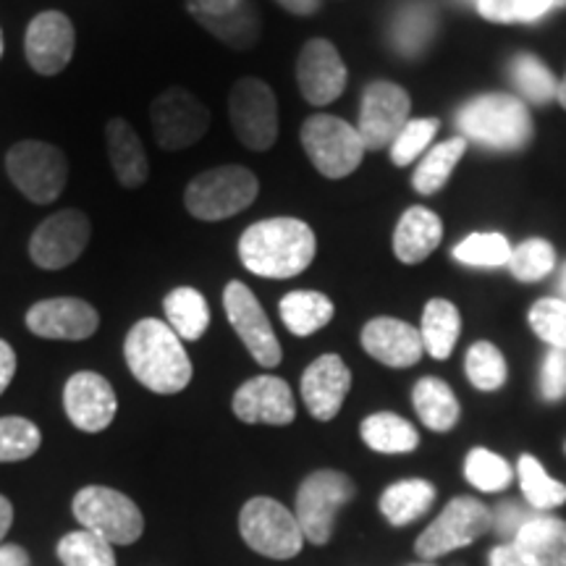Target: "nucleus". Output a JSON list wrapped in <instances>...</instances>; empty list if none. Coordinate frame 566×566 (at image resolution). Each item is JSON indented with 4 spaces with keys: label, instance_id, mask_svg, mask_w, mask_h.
Segmentation results:
<instances>
[{
    "label": "nucleus",
    "instance_id": "nucleus-1",
    "mask_svg": "<svg viewBox=\"0 0 566 566\" xmlns=\"http://www.w3.org/2000/svg\"><path fill=\"white\" fill-rule=\"evenodd\" d=\"M239 260L260 279H294L313 265L317 239L300 218H265L239 237Z\"/></svg>",
    "mask_w": 566,
    "mask_h": 566
},
{
    "label": "nucleus",
    "instance_id": "nucleus-2",
    "mask_svg": "<svg viewBox=\"0 0 566 566\" xmlns=\"http://www.w3.org/2000/svg\"><path fill=\"white\" fill-rule=\"evenodd\" d=\"M124 359L137 384L158 396L181 394L192 384V359L171 325L158 317H142L129 328L124 342Z\"/></svg>",
    "mask_w": 566,
    "mask_h": 566
},
{
    "label": "nucleus",
    "instance_id": "nucleus-3",
    "mask_svg": "<svg viewBox=\"0 0 566 566\" xmlns=\"http://www.w3.org/2000/svg\"><path fill=\"white\" fill-rule=\"evenodd\" d=\"M457 126L464 139L491 150H522L533 142L535 126L527 105L506 92L472 97L457 113Z\"/></svg>",
    "mask_w": 566,
    "mask_h": 566
},
{
    "label": "nucleus",
    "instance_id": "nucleus-4",
    "mask_svg": "<svg viewBox=\"0 0 566 566\" xmlns=\"http://www.w3.org/2000/svg\"><path fill=\"white\" fill-rule=\"evenodd\" d=\"M260 181L244 166H218L197 174L184 189V208L197 221L218 223L239 216L258 200Z\"/></svg>",
    "mask_w": 566,
    "mask_h": 566
},
{
    "label": "nucleus",
    "instance_id": "nucleus-5",
    "mask_svg": "<svg viewBox=\"0 0 566 566\" xmlns=\"http://www.w3.org/2000/svg\"><path fill=\"white\" fill-rule=\"evenodd\" d=\"M6 174L34 205L59 200L69 181V160L61 147L45 139H21L6 153Z\"/></svg>",
    "mask_w": 566,
    "mask_h": 566
},
{
    "label": "nucleus",
    "instance_id": "nucleus-6",
    "mask_svg": "<svg viewBox=\"0 0 566 566\" xmlns=\"http://www.w3.org/2000/svg\"><path fill=\"white\" fill-rule=\"evenodd\" d=\"M82 530L101 535L111 546H132L145 533V516L129 495L105 485H87L71 501Z\"/></svg>",
    "mask_w": 566,
    "mask_h": 566
},
{
    "label": "nucleus",
    "instance_id": "nucleus-7",
    "mask_svg": "<svg viewBox=\"0 0 566 566\" xmlns=\"http://www.w3.org/2000/svg\"><path fill=\"white\" fill-rule=\"evenodd\" d=\"M300 139L315 171L334 181L346 179V176L357 171L367 153L359 132L352 124H346L344 118L328 116V113L310 116L302 124Z\"/></svg>",
    "mask_w": 566,
    "mask_h": 566
},
{
    "label": "nucleus",
    "instance_id": "nucleus-8",
    "mask_svg": "<svg viewBox=\"0 0 566 566\" xmlns=\"http://www.w3.org/2000/svg\"><path fill=\"white\" fill-rule=\"evenodd\" d=\"M239 533H242L244 543L254 554L275 558V562H286V558L300 556L302 546L307 543L296 516L281 501L268 499V495L250 499L242 506Z\"/></svg>",
    "mask_w": 566,
    "mask_h": 566
},
{
    "label": "nucleus",
    "instance_id": "nucleus-9",
    "mask_svg": "<svg viewBox=\"0 0 566 566\" xmlns=\"http://www.w3.org/2000/svg\"><path fill=\"white\" fill-rule=\"evenodd\" d=\"M357 493L352 478L336 470H317L302 480L296 491V522H300L304 541L325 546L334 535L336 516Z\"/></svg>",
    "mask_w": 566,
    "mask_h": 566
},
{
    "label": "nucleus",
    "instance_id": "nucleus-10",
    "mask_svg": "<svg viewBox=\"0 0 566 566\" xmlns=\"http://www.w3.org/2000/svg\"><path fill=\"white\" fill-rule=\"evenodd\" d=\"M493 530V512L483 501L472 495H457L451 499L436 522L424 527V533L417 537L415 551L422 562H436L451 551L467 548Z\"/></svg>",
    "mask_w": 566,
    "mask_h": 566
},
{
    "label": "nucleus",
    "instance_id": "nucleus-11",
    "mask_svg": "<svg viewBox=\"0 0 566 566\" xmlns=\"http://www.w3.org/2000/svg\"><path fill=\"white\" fill-rule=\"evenodd\" d=\"M229 122L247 150H271L279 142V97L263 80L244 76L229 92Z\"/></svg>",
    "mask_w": 566,
    "mask_h": 566
},
{
    "label": "nucleus",
    "instance_id": "nucleus-12",
    "mask_svg": "<svg viewBox=\"0 0 566 566\" xmlns=\"http://www.w3.org/2000/svg\"><path fill=\"white\" fill-rule=\"evenodd\" d=\"M210 122L208 105L184 87L163 90L150 105L153 137L166 153L195 147L208 134Z\"/></svg>",
    "mask_w": 566,
    "mask_h": 566
},
{
    "label": "nucleus",
    "instance_id": "nucleus-13",
    "mask_svg": "<svg viewBox=\"0 0 566 566\" xmlns=\"http://www.w3.org/2000/svg\"><path fill=\"white\" fill-rule=\"evenodd\" d=\"M92 221L87 212L66 208L53 212L30 237V258L40 271H66L87 250Z\"/></svg>",
    "mask_w": 566,
    "mask_h": 566
},
{
    "label": "nucleus",
    "instance_id": "nucleus-14",
    "mask_svg": "<svg viewBox=\"0 0 566 566\" xmlns=\"http://www.w3.org/2000/svg\"><path fill=\"white\" fill-rule=\"evenodd\" d=\"M223 310L229 317L231 328L237 331V336L242 338L247 352L252 354V359L260 367H273L281 365L283 352L281 342L275 336L271 321H268L263 304L247 283L242 281H229L223 289Z\"/></svg>",
    "mask_w": 566,
    "mask_h": 566
},
{
    "label": "nucleus",
    "instance_id": "nucleus-15",
    "mask_svg": "<svg viewBox=\"0 0 566 566\" xmlns=\"http://www.w3.org/2000/svg\"><path fill=\"white\" fill-rule=\"evenodd\" d=\"M412 101L409 92L394 82H373L363 92L357 132L365 142V150H384L391 147L399 132L409 122Z\"/></svg>",
    "mask_w": 566,
    "mask_h": 566
},
{
    "label": "nucleus",
    "instance_id": "nucleus-16",
    "mask_svg": "<svg viewBox=\"0 0 566 566\" xmlns=\"http://www.w3.org/2000/svg\"><path fill=\"white\" fill-rule=\"evenodd\" d=\"M30 334L48 342H87L101 328V313L80 296L34 302L24 315Z\"/></svg>",
    "mask_w": 566,
    "mask_h": 566
},
{
    "label": "nucleus",
    "instance_id": "nucleus-17",
    "mask_svg": "<svg viewBox=\"0 0 566 566\" xmlns=\"http://www.w3.org/2000/svg\"><path fill=\"white\" fill-rule=\"evenodd\" d=\"M63 412L82 433H103L118 412V396L101 373L80 370L63 386Z\"/></svg>",
    "mask_w": 566,
    "mask_h": 566
},
{
    "label": "nucleus",
    "instance_id": "nucleus-18",
    "mask_svg": "<svg viewBox=\"0 0 566 566\" xmlns=\"http://www.w3.org/2000/svg\"><path fill=\"white\" fill-rule=\"evenodd\" d=\"M346 82H349V74L334 42L323 38L304 42L296 59V84L304 101L315 108L336 103L344 95Z\"/></svg>",
    "mask_w": 566,
    "mask_h": 566
},
{
    "label": "nucleus",
    "instance_id": "nucleus-19",
    "mask_svg": "<svg viewBox=\"0 0 566 566\" xmlns=\"http://www.w3.org/2000/svg\"><path fill=\"white\" fill-rule=\"evenodd\" d=\"M76 51V30L61 11H40L24 32V55L34 74L55 76L69 66Z\"/></svg>",
    "mask_w": 566,
    "mask_h": 566
},
{
    "label": "nucleus",
    "instance_id": "nucleus-20",
    "mask_svg": "<svg viewBox=\"0 0 566 566\" xmlns=\"http://www.w3.org/2000/svg\"><path fill=\"white\" fill-rule=\"evenodd\" d=\"M231 409L247 424H292L296 417L292 388L275 375H258L239 386Z\"/></svg>",
    "mask_w": 566,
    "mask_h": 566
},
{
    "label": "nucleus",
    "instance_id": "nucleus-21",
    "mask_svg": "<svg viewBox=\"0 0 566 566\" xmlns=\"http://www.w3.org/2000/svg\"><path fill=\"white\" fill-rule=\"evenodd\" d=\"M352 388V373L338 354H323L302 375V399L315 420L328 422L342 412Z\"/></svg>",
    "mask_w": 566,
    "mask_h": 566
},
{
    "label": "nucleus",
    "instance_id": "nucleus-22",
    "mask_svg": "<svg viewBox=\"0 0 566 566\" xmlns=\"http://www.w3.org/2000/svg\"><path fill=\"white\" fill-rule=\"evenodd\" d=\"M359 342L373 359L396 370L417 365L424 354L420 328L396 317H373L370 323H365Z\"/></svg>",
    "mask_w": 566,
    "mask_h": 566
},
{
    "label": "nucleus",
    "instance_id": "nucleus-23",
    "mask_svg": "<svg viewBox=\"0 0 566 566\" xmlns=\"http://www.w3.org/2000/svg\"><path fill=\"white\" fill-rule=\"evenodd\" d=\"M105 147L113 174L124 189H139L150 179V160L139 134L126 118L116 116L105 124Z\"/></svg>",
    "mask_w": 566,
    "mask_h": 566
},
{
    "label": "nucleus",
    "instance_id": "nucleus-24",
    "mask_svg": "<svg viewBox=\"0 0 566 566\" xmlns=\"http://www.w3.org/2000/svg\"><path fill=\"white\" fill-rule=\"evenodd\" d=\"M443 239V223L433 210L415 205L399 218L394 231V254L405 265H417L436 252Z\"/></svg>",
    "mask_w": 566,
    "mask_h": 566
},
{
    "label": "nucleus",
    "instance_id": "nucleus-25",
    "mask_svg": "<svg viewBox=\"0 0 566 566\" xmlns=\"http://www.w3.org/2000/svg\"><path fill=\"white\" fill-rule=\"evenodd\" d=\"M512 543L535 566H566V520L533 514Z\"/></svg>",
    "mask_w": 566,
    "mask_h": 566
},
{
    "label": "nucleus",
    "instance_id": "nucleus-26",
    "mask_svg": "<svg viewBox=\"0 0 566 566\" xmlns=\"http://www.w3.org/2000/svg\"><path fill=\"white\" fill-rule=\"evenodd\" d=\"M166 323L181 342H200L210 328V304L195 286H176L163 296Z\"/></svg>",
    "mask_w": 566,
    "mask_h": 566
},
{
    "label": "nucleus",
    "instance_id": "nucleus-27",
    "mask_svg": "<svg viewBox=\"0 0 566 566\" xmlns=\"http://www.w3.org/2000/svg\"><path fill=\"white\" fill-rule=\"evenodd\" d=\"M433 501L436 485L428 483V480L412 478L388 485L384 495H380L378 509L394 527H405L412 525L415 520H420V516L433 506Z\"/></svg>",
    "mask_w": 566,
    "mask_h": 566
},
{
    "label": "nucleus",
    "instance_id": "nucleus-28",
    "mask_svg": "<svg viewBox=\"0 0 566 566\" xmlns=\"http://www.w3.org/2000/svg\"><path fill=\"white\" fill-rule=\"evenodd\" d=\"M279 313L283 325L294 336L304 338L317 334V331H323L325 325L334 321L336 307L323 292H307V289H302V292H289L283 296L279 302Z\"/></svg>",
    "mask_w": 566,
    "mask_h": 566
},
{
    "label": "nucleus",
    "instance_id": "nucleus-29",
    "mask_svg": "<svg viewBox=\"0 0 566 566\" xmlns=\"http://www.w3.org/2000/svg\"><path fill=\"white\" fill-rule=\"evenodd\" d=\"M412 405L424 428L436 430V433H449L459 422V415H462V407H459L454 391L441 378L417 380L412 391Z\"/></svg>",
    "mask_w": 566,
    "mask_h": 566
},
{
    "label": "nucleus",
    "instance_id": "nucleus-30",
    "mask_svg": "<svg viewBox=\"0 0 566 566\" xmlns=\"http://www.w3.org/2000/svg\"><path fill=\"white\" fill-rule=\"evenodd\" d=\"M462 334V315L449 300H430L424 304L420 336L424 352L433 359H449L457 338Z\"/></svg>",
    "mask_w": 566,
    "mask_h": 566
},
{
    "label": "nucleus",
    "instance_id": "nucleus-31",
    "mask_svg": "<svg viewBox=\"0 0 566 566\" xmlns=\"http://www.w3.org/2000/svg\"><path fill=\"white\" fill-rule=\"evenodd\" d=\"M359 436L378 454H409L420 446L415 424L394 412H375L359 424Z\"/></svg>",
    "mask_w": 566,
    "mask_h": 566
},
{
    "label": "nucleus",
    "instance_id": "nucleus-32",
    "mask_svg": "<svg viewBox=\"0 0 566 566\" xmlns=\"http://www.w3.org/2000/svg\"><path fill=\"white\" fill-rule=\"evenodd\" d=\"M433 34H436V17L428 3H422V0H412V3L401 6V9L396 11L394 45L401 55H409V59H412V55L422 53L424 45L433 40Z\"/></svg>",
    "mask_w": 566,
    "mask_h": 566
},
{
    "label": "nucleus",
    "instance_id": "nucleus-33",
    "mask_svg": "<svg viewBox=\"0 0 566 566\" xmlns=\"http://www.w3.org/2000/svg\"><path fill=\"white\" fill-rule=\"evenodd\" d=\"M467 153V139L464 137H454V139H446L441 145H436L433 150L424 155L420 166L412 176V187L415 192L420 195H436L441 192L449 181V176L454 174L457 163L462 160V155Z\"/></svg>",
    "mask_w": 566,
    "mask_h": 566
},
{
    "label": "nucleus",
    "instance_id": "nucleus-34",
    "mask_svg": "<svg viewBox=\"0 0 566 566\" xmlns=\"http://www.w3.org/2000/svg\"><path fill=\"white\" fill-rule=\"evenodd\" d=\"M197 21L208 30L212 38H218L223 45L233 48V51H250L260 40V13L252 3H244L242 9L226 17H197Z\"/></svg>",
    "mask_w": 566,
    "mask_h": 566
},
{
    "label": "nucleus",
    "instance_id": "nucleus-35",
    "mask_svg": "<svg viewBox=\"0 0 566 566\" xmlns=\"http://www.w3.org/2000/svg\"><path fill=\"white\" fill-rule=\"evenodd\" d=\"M516 475H520V488L525 493L527 504L535 512H548V509L562 506L566 501V485L558 483L546 472V467L533 454H522L520 464H516Z\"/></svg>",
    "mask_w": 566,
    "mask_h": 566
},
{
    "label": "nucleus",
    "instance_id": "nucleus-36",
    "mask_svg": "<svg viewBox=\"0 0 566 566\" xmlns=\"http://www.w3.org/2000/svg\"><path fill=\"white\" fill-rule=\"evenodd\" d=\"M509 71H512L514 87L520 90V95L525 97L527 103L543 105L556 101L558 80L554 76V71L537 59V55L520 53L512 63H509Z\"/></svg>",
    "mask_w": 566,
    "mask_h": 566
},
{
    "label": "nucleus",
    "instance_id": "nucleus-37",
    "mask_svg": "<svg viewBox=\"0 0 566 566\" xmlns=\"http://www.w3.org/2000/svg\"><path fill=\"white\" fill-rule=\"evenodd\" d=\"M464 373L478 391H488V394L504 388L509 378L504 354H501L499 346H493L491 342H478L470 346V352H467V359H464Z\"/></svg>",
    "mask_w": 566,
    "mask_h": 566
},
{
    "label": "nucleus",
    "instance_id": "nucleus-38",
    "mask_svg": "<svg viewBox=\"0 0 566 566\" xmlns=\"http://www.w3.org/2000/svg\"><path fill=\"white\" fill-rule=\"evenodd\" d=\"M55 554L63 566H116L111 543L90 530H74V533L63 535Z\"/></svg>",
    "mask_w": 566,
    "mask_h": 566
},
{
    "label": "nucleus",
    "instance_id": "nucleus-39",
    "mask_svg": "<svg viewBox=\"0 0 566 566\" xmlns=\"http://www.w3.org/2000/svg\"><path fill=\"white\" fill-rule=\"evenodd\" d=\"M454 260L462 265L470 268H504L509 265V258H512V244L504 233H470V237L462 239L454 247Z\"/></svg>",
    "mask_w": 566,
    "mask_h": 566
},
{
    "label": "nucleus",
    "instance_id": "nucleus-40",
    "mask_svg": "<svg viewBox=\"0 0 566 566\" xmlns=\"http://www.w3.org/2000/svg\"><path fill=\"white\" fill-rule=\"evenodd\" d=\"M467 483L483 493H501L512 485L514 470L504 457L493 454L488 449H472L464 459Z\"/></svg>",
    "mask_w": 566,
    "mask_h": 566
},
{
    "label": "nucleus",
    "instance_id": "nucleus-41",
    "mask_svg": "<svg viewBox=\"0 0 566 566\" xmlns=\"http://www.w3.org/2000/svg\"><path fill=\"white\" fill-rule=\"evenodd\" d=\"M42 446V433L32 420L19 415L0 417V464L24 462Z\"/></svg>",
    "mask_w": 566,
    "mask_h": 566
},
{
    "label": "nucleus",
    "instance_id": "nucleus-42",
    "mask_svg": "<svg viewBox=\"0 0 566 566\" xmlns=\"http://www.w3.org/2000/svg\"><path fill=\"white\" fill-rule=\"evenodd\" d=\"M509 271L516 281L537 283L546 275L554 273L556 268V250L548 239H527L520 247H514L509 258Z\"/></svg>",
    "mask_w": 566,
    "mask_h": 566
},
{
    "label": "nucleus",
    "instance_id": "nucleus-43",
    "mask_svg": "<svg viewBox=\"0 0 566 566\" xmlns=\"http://www.w3.org/2000/svg\"><path fill=\"white\" fill-rule=\"evenodd\" d=\"M530 328L541 342H546L551 349H566V302L558 296L537 300L530 307Z\"/></svg>",
    "mask_w": 566,
    "mask_h": 566
},
{
    "label": "nucleus",
    "instance_id": "nucleus-44",
    "mask_svg": "<svg viewBox=\"0 0 566 566\" xmlns=\"http://www.w3.org/2000/svg\"><path fill=\"white\" fill-rule=\"evenodd\" d=\"M478 11L493 24H530L554 11V0H478Z\"/></svg>",
    "mask_w": 566,
    "mask_h": 566
},
{
    "label": "nucleus",
    "instance_id": "nucleus-45",
    "mask_svg": "<svg viewBox=\"0 0 566 566\" xmlns=\"http://www.w3.org/2000/svg\"><path fill=\"white\" fill-rule=\"evenodd\" d=\"M438 132V118H412L407 122L405 129L399 132V137L391 145V163L394 166L405 168L409 163H415L420 155L428 150L430 139Z\"/></svg>",
    "mask_w": 566,
    "mask_h": 566
},
{
    "label": "nucleus",
    "instance_id": "nucleus-46",
    "mask_svg": "<svg viewBox=\"0 0 566 566\" xmlns=\"http://www.w3.org/2000/svg\"><path fill=\"white\" fill-rule=\"evenodd\" d=\"M541 396L543 401L566 399V349H551L541 365Z\"/></svg>",
    "mask_w": 566,
    "mask_h": 566
},
{
    "label": "nucleus",
    "instance_id": "nucleus-47",
    "mask_svg": "<svg viewBox=\"0 0 566 566\" xmlns=\"http://www.w3.org/2000/svg\"><path fill=\"white\" fill-rule=\"evenodd\" d=\"M530 516H533V514L525 512V509H522V506H516V504H501V506L493 512V530H495V533H499L501 537L509 535V537H512V541H514V535L520 533L522 525H525Z\"/></svg>",
    "mask_w": 566,
    "mask_h": 566
},
{
    "label": "nucleus",
    "instance_id": "nucleus-48",
    "mask_svg": "<svg viewBox=\"0 0 566 566\" xmlns=\"http://www.w3.org/2000/svg\"><path fill=\"white\" fill-rule=\"evenodd\" d=\"M250 0H187V9L192 17H226V13H233L242 9Z\"/></svg>",
    "mask_w": 566,
    "mask_h": 566
},
{
    "label": "nucleus",
    "instance_id": "nucleus-49",
    "mask_svg": "<svg viewBox=\"0 0 566 566\" xmlns=\"http://www.w3.org/2000/svg\"><path fill=\"white\" fill-rule=\"evenodd\" d=\"M488 562H491V566H535L514 546V543H501V546H495L491 551V556H488Z\"/></svg>",
    "mask_w": 566,
    "mask_h": 566
},
{
    "label": "nucleus",
    "instance_id": "nucleus-50",
    "mask_svg": "<svg viewBox=\"0 0 566 566\" xmlns=\"http://www.w3.org/2000/svg\"><path fill=\"white\" fill-rule=\"evenodd\" d=\"M13 375H17V352L6 338H0V396L11 386Z\"/></svg>",
    "mask_w": 566,
    "mask_h": 566
},
{
    "label": "nucleus",
    "instance_id": "nucleus-51",
    "mask_svg": "<svg viewBox=\"0 0 566 566\" xmlns=\"http://www.w3.org/2000/svg\"><path fill=\"white\" fill-rule=\"evenodd\" d=\"M30 554H27L21 546H13V543H6L0 546V566H30Z\"/></svg>",
    "mask_w": 566,
    "mask_h": 566
},
{
    "label": "nucleus",
    "instance_id": "nucleus-52",
    "mask_svg": "<svg viewBox=\"0 0 566 566\" xmlns=\"http://www.w3.org/2000/svg\"><path fill=\"white\" fill-rule=\"evenodd\" d=\"M275 3L294 13V17H313V13L321 11V0H275Z\"/></svg>",
    "mask_w": 566,
    "mask_h": 566
},
{
    "label": "nucleus",
    "instance_id": "nucleus-53",
    "mask_svg": "<svg viewBox=\"0 0 566 566\" xmlns=\"http://www.w3.org/2000/svg\"><path fill=\"white\" fill-rule=\"evenodd\" d=\"M13 525V504L6 495H0V543H3V537L9 535V530Z\"/></svg>",
    "mask_w": 566,
    "mask_h": 566
},
{
    "label": "nucleus",
    "instance_id": "nucleus-54",
    "mask_svg": "<svg viewBox=\"0 0 566 566\" xmlns=\"http://www.w3.org/2000/svg\"><path fill=\"white\" fill-rule=\"evenodd\" d=\"M556 101H558V105H562V108L566 111V74L562 76V80H558V92H556Z\"/></svg>",
    "mask_w": 566,
    "mask_h": 566
},
{
    "label": "nucleus",
    "instance_id": "nucleus-55",
    "mask_svg": "<svg viewBox=\"0 0 566 566\" xmlns=\"http://www.w3.org/2000/svg\"><path fill=\"white\" fill-rule=\"evenodd\" d=\"M558 300L566 302V263L562 265V273H558Z\"/></svg>",
    "mask_w": 566,
    "mask_h": 566
},
{
    "label": "nucleus",
    "instance_id": "nucleus-56",
    "mask_svg": "<svg viewBox=\"0 0 566 566\" xmlns=\"http://www.w3.org/2000/svg\"><path fill=\"white\" fill-rule=\"evenodd\" d=\"M554 9H566V0H554Z\"/></svg>",
    "mask_w": 566,
    "mask_h": 566
},
{
    "label": "nucleus",
    "instance_id": "nucleus-57",
    "mask_svg": "<svg viewBox=\"0 0 566 566\" xmlns=\"http://www.w3.org/2000/svg\"><path fill=\"white\" fill-rule=\"evenodd\" d=\"M0 59H3V32H0Z\"/></svg>",
    "mask_w": 566,
    "mask_h": 566
},
{
    "label": "nucleus",
    "instance_id": "nucleus-58",
    "mask_svg": "<svg viewBox=\"0 0 566 566\" xmlns=\"http://www.w3.org/2000/svg\"><path fill=\"white\" fill-rule=\"evenodd\" d=\"M415 566H433V564H415Z\"/></svg>",
    "mask_w": 566,
    "mask_h": 566
},
{
    "label": "nucleus",
    "instance_id": "nucleus-59",
    "mask_svg": "<svg viewBox=\"0 0 566 566\" xmlns=\"http://www.w3.org/2000/svg\"><path fill=\"white\" fill-rule=\"evenodd\" d=\"M475 3H478V0H475Z\"/></svg>",
    "mask_w": 566,
    "mask_h": 566
}]
</instances>
